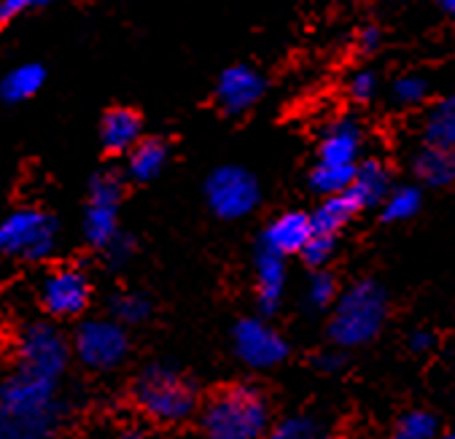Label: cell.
I'll use <instances>...</instances> for the list:
<instances>
[{
  "mask_svg": "<svg viewBox=\"0 0 455 439\" xmlns=\"http://www.w3.org/2000/svg\"><path fill=\"white\" fill-rule=\"evenodd\" d=\"M269 428V402L251 383L216 391L200 410V431L205 439H267Z\"/></svg>",
  "mask_w": 455,
  "mask_h": 439,
  "instance_id": "6da1fadb",
  "label": "cell"
},
{
  "mask_svg": "<svg viewBox=\"0 0 455 439\" xmlns=\"http://www.w3.org/2000/svg\"><path fill=\"white\" fill-rule=\"evenodd\" d=\"M388 318V294L378 281H358L347 286L329 318V337L339 347H358L372 342Z\"/></svg>",
  "mask_w": 455,
  "mask_h": 439,
  "instance_id": "7a4b0ae2",
  "label": "cell"
},
{
  "mask_svg": "<svg viewBox=\"0 0 455 439\" xmlns=\"http://www.w3.org/2000/svg\"><path fill=\"white\" fill-rule=\"evenodd\" d=\"M135 404L159 423H184L197 410L195 383L175 367L151 364L132 386Z\"/></svg>",
  "mask_w": 455,
  "mask_h": 439,
  "instance_id": "3957f363",
  "label": "cell"
},
{
  "mask_svg": "<svg viewBox=\"0 0 455 439\" xmlns=\"http://www.w3.org/2000/svg\"><path fill=\"white\" fill-rule=\"evenodd\" d=\"M57 221L46 211L20 208L0 221V253L25 261L46 259L57 245Z\"/></svg>",
  "mask_w": 455,
  "mask_h": 439,
  "instance_id": "277c9868",
  "label": "cell"
},
{
  "mask_svg": "<svg viewBox=\"0 0 455 439\" xmlns=\"http://www.w3.org/2000/svg\"><path fill=\"white\" fill-rule=\"evenodd\" d=\"M70 359V345L52 323H28L17 337V370L60 383Z\"/></svg>",
  "mask_w": 455,
  "mask_h": 439,
  "instance_id": "5b68a950",
  "label": "cell"
},
{
  "mask_svg": "<svg viewBox=\"0 0 455 439\" xmlns=\"http://www.w3.org/2000/svg\"><path fill=\"white\" fill-rule=\"evenodd\" d=\"M205 200L219 219L237 221L256 211L261 200V189L251 170L240 164H221L208 175Z\"/></svg>",
  "mask_w": 455,
  "mask_h": 439,
  "instance_id": "8992f818",
  "label": "cell"
},
{
  "mask_svg": "<svg viewBox=\"0 0 455 439\" xmlns=\"http://www.w3.org/2000/svg\"><path fill=\"white\" fill-rule=\"evenodd\" d=\"M73 354L89 370H114L130 354V337L116 318H89L76 329Z\"/></svg>",
  "mask_w": 455,
  "mask_h": 439,
  "instance_id": "52a82bcc",
  "label": "cell"
},
{
  "mask_svg": "<svg viewBox=\"0 0 455 439\" xmlns=\"http://www.w3.org/2000/svg\"><path fill=\"white\" fill-rule=\"evenodd\" d=\"M124 184L116 172L103 170L89 184V200L84 213V237L95 248L111 245L119 232V205H122Z\"/></svg>",
  "mask_w": 455,
  "mask_h": 439,
  "instance_id": "ba28073f",
  "label": "cell"
},
{
  "mask_svg": "<svg viewBox=\"0 0 455 439\" xmlns=\"http://www.w3.org/2000/svg\"><path fill=\"white\" fill-rule=\"evenodd\" d=\"M232 347L237 359L251 370H272L286 362L289 342L286 337L269 326L264 318H243L232 329Z\"/></svg>",
  "mask_w": 455,
  "mask_h": 439,
  "instance_id": "9c48e42d",
  "label": "cell"
},
{
  "mask_svg": "<svg viewBox=\"0 0 455 439\" xmlns=\"http://www.w3.org/2000/svg\"><path fill=\"white\" fill-rule=\"evenodd\" d=\"M57 386L60 383H54V380L17 370L4 386H0V404L22 418L57 423V415H60Z\"/></svg>",
  "mask_w": 455,
  "mask_h": 439,
  "instance_id": "30bf717a",
  "label": "cell"
},
{
  "mask_svg": "<svg viewBox=\"0 0 455 439\" xmlns=\"http://www.w3.org/2000/svg\"><path fill=\"white\" fill-rule=\"evenodd\" d=\"M92 299V283L78 267H57L41 283V305L54 318H76Z\"/></svg>",
  "mask_w": 455,
  "mask_h": 439,
  "instance_id": "8fae6325",
  "label": "cell"
},
{
  "mask_svg": "<svg viewBox=\"0 0 455 439\" xmlns=\"http://www.w3.org/2000/svg\"><path fill=\"white\" fill-rule=\"evenodd\" d=\"M264 95V76L251 65H232L219 76L216 103L224 114L240 116L251 111Z\"/></svg>",
  "mask_w": 455,
  "mask_h": 439,
  "instance_id": "7c38bea8",
  "label": "cell"
},
{
  "mask_svg": "<svg viewBox=\"0 0 455 439\" xmlns=\"http://www.w3.org/2000/svg\"><path fill=\"white\" fill-rule=\"evenodd\" d=\"M310 237H313V219L302 211H289L267 224V229L261 235V248L278 253L283 259L294 256V253L302 256Z\"/></svg>",
  "mask_w": 455,
  "mask_h": 439,
  "instance_id": "4fadbf2b",
  "label": "cell"
},
{
  "mask_svg": "<svg viewBox=\"0 0 455 439\" xmlns=\"http://www.w3.org/2000/svg\"><path fill=\"white\" fill-rule=\"evenodd\" d=\"M363 146V132L353 119H334L318 143V162L323 164H339V167H355L358 154Z\"/></svg>",
  "mask_w": 455,
  "mask_h": 439,
  "instance_id": "5bb4252c",
  "label": "cell"
},
{
  "mask_svg": "<svg viewBox=\"0 0 455 439\" xmlns=\"http://www.w3.org/2000/svg\"><path fill=\"white\" fill-rule=\"evenodd\" d=\"M253 273H256V302L264 315H272L286 294V259L261 248L253 259Z\"/></svg>",
  "mask_w": 455,
  "mask_h": 439,
  "instance_id": "9a60e30c",
  "label": "cell"
},
{
  "mask_svg": "<svg viewBox=\"0 0 455 439\" xmlns=\"http://www.w3.org/2000/svg\"><path fill=\"white\" fill-rule=\"evenodd\" d=\"M391 189L394 187H391L388 167L380 159H363L355 167V175H353V184H350L347 195L358 203L361 211H367V208L383 205V200L388 197Z\"/></svg>",
  "mask_w": 455,
  "mask_h": 439,
  "instance_id": "2e32d148",
  "label": "cell"
},
{
  "mask_svg": "<svg viewBox=\"0 0 455 439\" xmlns=\"http://www.w3.org/2000/svg\"><path fill=\"white\" fill-rule=\"evenodd\" d=\"M100 140L108 154H130L143 140L140 116L132 108H114L100 122Z\"/></svg>",
  "mask_w": 455,
  "mask_h": 439,
  "instance_id": "e0dca14e",
  "label": "cell"
},
{
  "mask_svg": "<svg viewBox=\"0 0 455 439\" xmlns=\"http://www.w3.org/2000/svg\"><path fill=\"white\" fill-rule=\"evenodd\" d=\"M412 172L415 179L426 187L442 189L455 184V151L444 146L426 143L412 156Z\"/></svg>",
  "mask_w": 455,
  "mask_h": 439,
  "instance_id": "ac0fdd59",
  "label": "cell"
},
{
  "mask_svg": "<svg viewBox=\"0 0 455 439\" xmlns=\"http://www.w3.org/2000/svg\"><path fill=\"white\" fill-rule=\"evenodd\" d=\"M46 81V70L38 62H22L12 68L4 78H0V98L6 103H25L41 92Z\"/></svg>",
  "mask_w": 455,
  "mask_h": 439,
  "instance_id": "d6986e66",
  "label": "cell"
},
{
  "mask_svg": "<svg viewBox=\"0 0 455 439\" xmlns=\"http://www.w3.org/2000/svg\"><path fill=\"white\" fill-rule=\"evenodd\" d=\"M167 143L159 140V138H143L130 154H127V172L130 179L140 181V184H148L154 181L156 175L164 170L167 164Z\"/></svg>",
  "mask_w": 455,
  "mask_h": 439,
  "instance_id": "ffe728a7",
  "label": "cell"
},
{
  "mask_svg": "<svg viewBox=\"0 0 455 439\" xmlns=\"http://www.w3.org/2000/svg\"><path fill=\"white\" fill-rule=\"evenodd\" d=\"M355 213H361V208H358V203L347 192L345 195H334V197H323L318 211L310 216L313 219V232L315 235L337 237L339 229H345L353 221Z\"/></svg>",
  "mask_w": 455,
  "mask_h": 439,
  "instance_id": "44dd1931",
  "label": "cell"
},
{
  "mask_svg": "<svg viewBox=\"0 0 455 439\" xmlns=\"http://www.w3.org/2000/svg\"><path fill=\"white\" fill-rule=\"evenodd\" d=\"M423 135H426V143L444 146V148L455 151V95L439 100L428 111L426 124H423Z\"/></svg>",
  "mask_w": 455,
  "mask_h": 439,
  "instance_id": "7402d4cb",
  "label": "cell"
},
{
  "mask_svg": "<svg viewBox=\"0 0 455 439\" xmlns=\"http://www.w3.org/2000/svg\"><path fill=\"white\" fill-rule=\"evenodd\" d=\"M0 439H54V423L22 418L0 404Z\"/></svg>",
  "mask_w": 455,
  "mask_h": 439,
  "instance_id": "603a6c76",
  "label": "cell"
},
{
  "mask_svg": "<svg viewBox=\"0 0 455 439\" xmlns=\"http://www.w3.org/2000/svg\"><path fill=\"white\" fill-rule=\"evenodd\" d=\"M355 167H339V164H323V162H318L313 167V172H310V187H313V192H318L321 197L345 195L350 189V184H353Z\"/></svg>",
  "mask_w": 455,
  "mask_h": 439,
  "instance_id": "cb8c5ba5",
  "label": "cell"
},
{
  "mask_svg": "<svg viewBox=\"0 0 455 439\" xmlns=\"http://www.w3.org/2000/svg\"><path fill=\"white\" fill-rule=\"evenodd\" d=\"M420 203H423L420 189H415V187H396L383 200V221H388V224H404L412 216H418Z\"/></svg>",
  "mask_w": 455,
  "mask_h": 439,
  "instance_id": "d4e9b609",
  "label": "cell"
},
{
  "mask_svg": "<svg viewBox=\"0 0 455 439\" xmlns=\"http://www.w3.org/2000/svg\"><path fill=\"white\" fill-rule=\"evenodd\" d=\"M436 431H439V426L431 412L410 410L396 420L391 439H436Z\"/></svg>",
  "mask_w": 455,
  "mask_h": 439,
  "instance_id": "484cf974",
  "label": "cell"
},
{
  "mask_svg": "<svg viewBox=\"0 0 455 439\" xmlns=\"http://www.w3.org/2000/svg\"><path fill=\"white\" fill-rule=\"evenodd\" d=\"M111 315L124 326L140 323V321H146L151 315V302L140 291H119L111 299Z\"/></svg>",
  "mask_w": 455,
  "mask_h": 439,
  "instance_id": "4316f807",
  "label": "cell"
},
{
  "mask_svg": "<svg viewBox=\"0 0 455 439\" xmlns=\"http://www.w3.org/2000/svg\"><path fill=\"white\" fill-rule=\"evenodd\" d=\"M428 92H431V86L423 76H402L394 81L391 86V100L402 108H415V106H423L428 100Z\"/></svg>",
  "mask_w": 455,
  "mask_h": 439,
  "instance_id": "83f0119b",
  "label": "cell"
},
{
  "mask_svg": "<svg viewBox=\"0 0 455 439\" xmlns=\"http://www.w3.org/2000/svg\"><path fill=\"white\" fill-rule=\"evenodd\" d=\"M339 297V289H337V281L331 273L326 270H315L307 281V289H305V302L310 310H326V307H334Z\"/></svg>",
  "mask_w": 455,
  "mask_h": 439,
  "instance_id": "f1b7e54d",
  "label": "cell"
},
{
  "mask_svg": "<svg viewBox=\"0 0 455 439\" xmlns=\"http://www.w3.org/2000/svg\"><path fill=\"white\" fill-rule=\"evenodd\" d=\"M267 439H321V428L310 415H291L272 426Z\"/></svg>",
  "mask_w": 455,
  "mask_h": 439,
  "instance_id": "f546056e",
  "label": "cell"
},
{
  "mask_svg": "<svg viewBox=\"0 0 455 439\" xmlns=\"http://www.w3.org/2000/svg\"><path fill=\"white\" fill-rule=\"evenodd\" d=\"M334 243H337V237L315 235V232H313L310 243H307V245H305V251H302V259L307 261L310 267L323 270V265H326V261L334 256Z\"/></svg>",
  "mask_w": 455,
  "mask_h": 439,
  "instance_id": "4dcf8cb0",
  "label": "cell"
},
{
  "mask_svg": "<svg viewBox=\"0 0 455 439\" xmlns=\"http://www.w3.org/2000/svg\"><path fill=\"white\" fill-rule=\"evenodd\" d=\"M347 95L355 103H370L378 95V76L372 70H355L347 78Z\"/></svg>",
  "mask_w": 455,
  "mask_h": 439,
  "instance_id": "1f68e13d",
  "label": "cell"
},
{
  "mask_svg": "<svg viewBox=\"0 0 455 439\" xmlns=\"http://www.w3.org/2000/svg\"><path fill=\"white\" fill-rule=\"evenodd\" d=\"M52 0H0V22H12L22 14L46 9Z\"/></svg>",
  "mask_w": 455,
  "mask_h": 439,
  "instance_id": "d6a6232c",
  "label": "cell"
},
{
  "mask_svg": "<svg viewBox=\"0 0 455 439\" xmlns=\"http://www.w3.org/2000/svg\"><path fill=\"white\" fill-rule=\"evenodd\" d=\"M103 253H106V259L111 261L114 267H122L124 261H130V259H132V253H135V243H132V237H130V235H119L111 245H106V248H103Z\"/></svg>",
  "mask_w": 455,
  "mask_h": 439,
  "instance_id": "836d02e7",
  "label": "cell"
},
{
  "mask_svg": "<svg viewBox=\"0 0 455 439\" xmlns=\"http://www.w3.org/2000/svg\"><path fill=\"white\" fill-rule=\"evenodd\" d=\"M380 44H383V33L375 28V25H367L361 33H358V49L363 52V54H370V52H375V49H380Z\"/></svg>",
  "mask_w": 455,
  "mask_h": 439,
  "instance_id": "e575fe53",
  "label": "cell"
},
{
  "mask_svg": "<svg viewBox=\"0 0 455 439\" xmlns=\"http://www.w3.org/2000/svg\"><path fill=\"white\" fill-rule=\"evenodd\" d=\"M431 347H434V334L431 331H426V329L412 331V337H410V350H412V354H426V350H431Z\"/></svg>",
  "mask_w": 455,
  "mask_h": 439,
  "instance_id": "d590c367",
  "label": "cell"
},
{
  "mask_svg": "<svg viewBox=\"0 0 455 439\" xmlns=\"http://www.w3.org/2000/svg\"><path fill=\"white\" fill-rule=\"evenodd\" d=\"M315 364H318V370H323V372H337V370H342L345 356L339 354V350H334V354H321V356L315 359Z\"/></svg>",
  "mask_w": 455,
  "mask_h": 439,
  "instance_id": "8d00e7d4",
  "label": "cell"
},
{
  "mask_svg": "<svg viewBox=\"0 0 455 439\" xmlns=\"http://www.w3.org/2000/svg\"><path fill=\"white\" fill-rule=\"evenodd\" d=\"M439 4V9L450 17V20H455V0H436Z\"/></svg>",
  "mask_w": 455,
  "mask_h": 439,
  "instance_id": "74e56055",
  "label": "cell"
},
{
  "mask_svg": "<svg viewBox=\"0 0 455 439\" xmlns=\"http://www.w3.org/2000/svg\"><path fill=\"white\" fill-rule=\"evenodd\" d=\"M119 439H143V436H140L138 431H124V434H122Z\"/></svg>",
  "mask_w": 455,
  "mask_h": 439,
  "instance_id": "f35d334b",
  "label": "cell"
},
{
  "mask_svg": "<svg viewBox=\"0 0 455 439\" xmlns=\"http://www.w3.org/2000/svg\"><path fill=\"white\" fill-rule=\"evenodd\" d=\"M442 439H455V431H450V434H444Z\"/></svg>",
  "mask_w": 455,
  "mask_h": 439,
  "instance_id": "ab89813d",
  "label": "cell"
}]
</instances>
